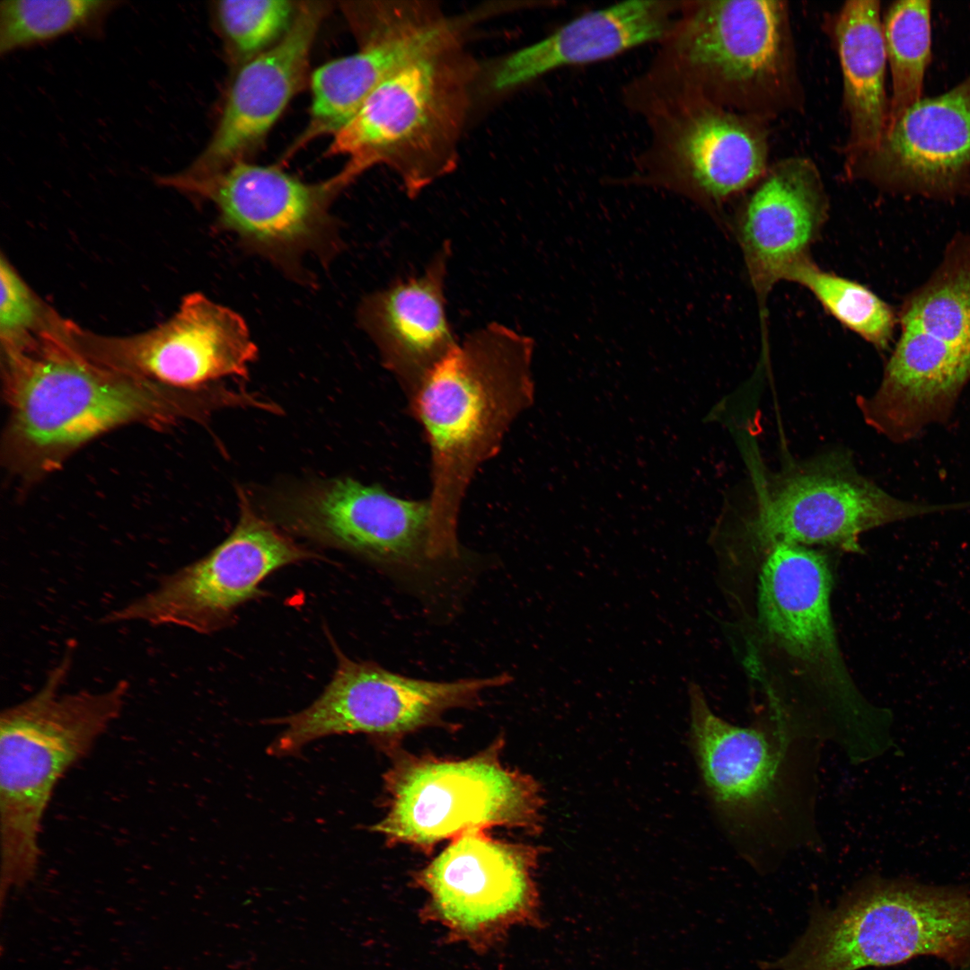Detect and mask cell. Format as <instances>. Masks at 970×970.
I'll use <instances>...</instances> for the list:
<instances>
[{
    "label": "cell",
    "instance_id": "7c38bea8",
    "mask_svg": "<svg viewBox=\"0 0 970 970\" xmlns=\"http://www.w3.org/2000/svg\"><path fill=\"white\" fill-rule=\"evenodd\" d=\"M278 527L401 576H425L452 566L438 551L428 499L394 496L351 478L277 488L262 498Z\"/></svg>",
    "mask_w": 970,
    "mask_h": 970
},
{
    "label": "cell",
    "instance_id": "8fae6325",
    "mask_svg": "<svg viewBox=\"0 0 970 970\" xmlns=\"http://www.w3.org/2000/svg\"><path fill=\"white\" fill-rule=\"evenodd\" d=\"M755 500L745 525L755 544L823 545L862 552L860 535L896 521L961 509L895 498L856 469L847 452L830 451L754 477Z\"/></svg>",
    "mask_w": 970,
    "mask_h": 970
},
{
    "label": "cell",
    "instance_id": "d6986e66",
    "mask_svg": "<svg viewBox=\"0 0 970 970\" xmlns=\"http://www.w3.org/2000/svg\"><path fill=\"white\" fill-rule=\"evenodd\" d=\"M851 179L885 190L951 198L970 191V74L920 99L888 124L872 151L845 159Z\"/></svg>",
    "mask_w": 970,
    "mask_h": 970
},
{
    "label": "cell",
    "instance_id": "7402d4cb",
    "mask_svg": "<svg viewBox=\"0 0 970 970\" xmlns=\"http://www.w3.org/2000/svg\"><path fill=\"white\" fill-rule=\"evenodd\" d=\"M828 211L821 173L801 156L770 165L743 195L731 225L762 313L772 287L810 257Z\"/></svg>",
    "mask_w": 970,
    "mask_h": 970
},
{
    "label": "cell",
    "instance_id": "7a4b0ae2",
    "mask_svg": "<svg viewBox=\"0 0 970 970\" xmlns=\"http://www.w3.org/2000/svg\"><path fill=\"white\" fill-rule=\"evenodd\" d=\"M657 44L627 107L696 100L766 121L804 108L787 2L683 1Z\"/></svg>",
    "mask_w": 970,
    "mask_h": 970
},
{
    "label": "cell",
    "instance_id": "277c9868",
    "mask_svg": "<svg viewBox=\"0 0 970 970\" xmlns=\"http://www.w3.org/2000/svg\"><path fill=\"white\" fill-rule=\"evenodd\" d=\"M73 662L69 648L43 684L0 715L2 884H26L41 855L43 820L60 780L120 716L129 683L102 691L62 692Z\"/></svg>",
    "mask_w": 970,
    "mask_h": 970
},
{
    "label": "cell",
    "instance_id": "484cf974",
    "mask_svg": "<svg viewBox=\"0 0 970 970\" xmlns=\"http://www.w3.org/2000/svg\"><path fill=\"white\" fill-rule=\"evenodd\" d=\"M785 281L808 290L831 316L877 349L889 348L897 313L868 287L823 269L810 257L798 262Z\"/></svg>",
    "mask_w": 970,
    "mask_h": 970
},
{
    "label": "cell",
    "instance_id": "603a6c76",
    "mask_svg": "<svg viewBox=\"0 0 970 970\" xmlns=\"http://www.w3.org/2000/svg\"><path fill=\"white\" fill-rule=\"evenodd\" d=\"M451 253L445 242L421 274L366 295L357 311L359 327L409 397L458 345L445 297Z\"/></svg>",
    "mask_w": 970,
    "mask_h": 970
},
{
    "label": "cell",
    "instance_id": "f546056e",
    "mask_svg": "<svg viewBox=\"0 0 970 970\" xmlns=\"http://www.w3.org/2000/svg\"><path fill=\"white\" fill-rule=\"evenodd\" d=\"M1 344L20 341L45 328L54 313L4 254L0 260Z\"/></svg>",
    "mask_w": 970,
    "mask_h": 970
},
{
    "label": "cell",
    "instance_id": "4fadbf2b",
    "mask_svg": "<svg viewBox=\"0 0 970 970\" xmlns=\"http://www.w3.org/2000/svg\"><path fill=\"white\" fill-rule=\"evenodd\" d=\"M240 514L229 535L208 554L163 576L141 596L101 618L117 624L177 626L200 634L230 625L240 606L259 597L260 585L276 570L317 559L255 510L238 489Z\"/></svg>",
    "mask_w": 970,
    "mask_h": 970
},
{
    "label": "cell",
    "instance_id": "5b68a950",
    "mask_svg": "<svg viewBox=\"0 0 970 970\" xmlns=\"http://www.w3.org/2000/svg\"><path fill=\"white\" fill-rule=\"evenodd\" d=\"M480 71L464 38L408 61L384 80L332 137L330 156L345 155L340 172L350 184L384 165L410 198L453 172Z\"/></svg>",
    "mask_w": 970,
    "mask_h": 970
},
{
    "label": "cell",
    "instance_id": "3957f363",
    "mask_svg": "<svg viewBox=\"0 0 970 970\" xmlns=\"http://www.w3.org/2000/svg\"><path fill=\"white\" fill-rule=\"evenodd\" d=\"M533 340L498 322L470 334L410 396L430 450V525L437 550L463 554L457 526L467 489L529 402Z\"/></svg>",
    "mask_w": 970,
    "mask_h": 970
},
{
    "label": "cell",
    "instance_id": "cb8c5ba5",
    "mask_svg": "<svg viewBox=\"0 0 970 970\" xmlns=\"http://www.w3.org/2000/svg\"><path fill=\"white\" fill-rule=\"evenodd\" d=\"M683 1L634 0L584 13L504 58L492 73L495 91L517 88L558 69L604 61L657 43Z\"/></svg>",
    "mask_w": 970,
    "mask_h": 970
},
{
    "label": "cell",
    "instance_id": "9c48e42d",
    "mask_svg": "<svg viewBox=\"0 0 970 970\" xmlns=\"http://www.w3.org/2000/svg\"><path fill=\"white\" fill-rule=\"evenodd\" d=\"M158 182L211 203L216 228L287 277L307 281L308 256L328 264L342 245L334 199L347 185L337 173L317 183L301 181L278 166L236 162L205 176L182 172Z\"/></svg>",
    "mask_w": 970,
    "mask_h": 970
},
{
    "label": "cell",
    "instance_id": "30bf717a",
    "mask_svg": "<svg viewBox=\"0 0 970 970\" xmlns=\"http://www.w3.org/2000/svg\"><path fill=\"white\" fill-rule=\"evenodd\" d=\"M632 111L644 119L648 138L623 183L673 192L719 220L726 205L770 167L763 119L696 100L648 103Z\"/></svg>",
    "mask_w": 970,
    "mask_h": 970
},
{
    "label": "cell",
    "instance_id": "ac0fdd59",
    "mask_svg": "<svg viewBox=\"0 0 970 970\" xmlns=\"http://www.w3.org/2000/svg\"><path fill=\"white\" fill-rule=\"evenodd\" d=\"M358 49L322 64L310 75L307 126L285 154L290 158L311 141L334 135L391 74L414 57L470 29L465 14L436 18L408 4L378 7L351 26Z\"/></svg>",
    "mask_w": 970,
    "mask_h": 970
},
{
    "label": "cell",
    "instance_id": "8992f818",
    "mask_svg": "<svg viewBox=\"0 0 970 970\" xmlns=\"http://www.w3.org/2000/svg\"><path fill=\"white\" fill-rule=\"evenodd\" d=\"M931 957L970 961V890L912 878L868 877L833 909L813 913L805 933L768 967L859 970Z\"/></svg>",
    "mask_w": 970,
    "mask_h": 970
},
{
    "label": "cell",
    "instance_id": "e0dca14e",
    "mask_svg": "<svg viewBox=\"0 0 970 970\" xmlns=\"http://www.w3.org/2000/svg\"><path fill=\"white\" fill-rule=\"evenodd\" d=\"M767 551L757 604L763 631L841 701L851 732L866 728L876 710L858 702L843 664L831 614L833 579L826 556L784 543Z\"/></svg>",
    "mask_w": 970,
    "mask_h": 970
},
{
    "label": "cell",
    "instance_id": "ffe728a7",
    "mask_svg": "<svg viewBox=\"0 0 970 970\" xmlns=\"http://www.w3.org/2000/svg\"><path fill=\"white\" fill-rule=\"evenodd\" d=\"M541 849L467 830L420 873L439 917L467 933L530 917L537 904L533 879Z\"/></svg>",
    "mask_w": 970,
    "mask_h": 970
},
{
    "label": "cell",
    "instance_id": "4316f807",
    "mask_svg": "<svg viewBox=\"0 0 970 970\" xmlns=\"http://www.w3.org/2000/svg\"><path fill=\"white\" fill-rule=\"evenodd\" d=\"M882 28L892 77L888 125L922 99L931 57V2H894L882 17Z\"/></svg>",
    "mask_w": 970,
    "mask_h": 970
},
{
    "label": "cell",
    "instance_id": "83f0119b",
    "mask_svg": "<svg viewBox=\"0 0 970 970\" xmlns=\"http://www.w3.org/2000/svg\"><path fill=\"white\" fill-rule=\"evenodd\" d=\"M119 1L5 0L0 3V53L43 44L73 33L100 31Z\"/></svg>",
    "mask_w": 970,
    "mask_h": 970
},
{
    "label": "cell",
    "instance_id": "f1b7e54d",
    "mask_svg": "<svg viewBox=\"0 0 970 970\" xmlns=\"http://www.w3.org/2000/svg\"><path fill=\"white\" fill-rule=\"evenodd\" d=\"M300 2L227 0L214 14L230 58L239 66L278 42L290 29Z\"/></svg>",
    "mask_w": 970,
    "mask_h": 970
},
{
    "label": "cell",
    "instance_id": "6da1fadb",
    "mask_svg": "<svg viewBox=\"0 0 970 970\" xmlns=\"http://www.w3.org/2000/svg\"><path fill=\"white\" fill-rule=\"evenodd\" d=\"M57 313L39 332L2 344L8 466L25 478L57 470L79 447L118 427H154L206 415L198 393L172 390L108 366L77 343Z\"/></svg>",
    "mask_w": 970,
    "mask_h": 970
},
{
    "label": "cell",
    "instance_id": "44dd1931",
    "mask_svg": "<svg viewBox=\"0 0 970 970\" xmlns=\"http://www.w3.org/2000/svg\"><path fill=\"white\" fill-rule=\"evenodd\" d=\"M329 11L327 2H300L285 36L239 66L210 140L183 174L217 172L259 147L310 79L312 49Z\"/></svg>",
    "mask_w": 970,
    "mask_h": 970
},
{
    "label": "cell",
    "instance_id": "52a82bcc",
    "mask_svg": "<svg viewBox=\"0 0 970 970\" xmlns=\"http://www.w3.org/2000/svg\"><path fill=\"white\" fill-rule=\"evenodd\" d=\"M899 336L881 383L857 405L895 443L950 419L970 382V234L957 233L934 271L897 312Z\"/></svg>",
    "mask_w": 970,
    "mask_h": 970
},
{
    "label": "cell",
    "instance_id": "ba28073f",
    "mask_svg": "<svg viewBox=\"0 0 970 970\" xmlns=\"http://www.w3.org/2000/svg\"><path fill=\"white\" fill-rule=\"evenodd\" d=\"M498 746L463 760L399 754L385 775L384 816L372 830L393 844L430 850L470 829L538 833L544 800L537 781L505 767Z\"/></svg>",
    "mask_w": 970,
    "mask_h": 970
},
{
    "label": "cell",
    "instance_id": "5bb4252c",
    "mask_svg": "<svg viewBox=\"0 0 970 970\" xmlns=\"http://www.w3.org/2000/svg\"><path fill=\"white\" fill-rule=\"evenodd\" d=\"M332 647L337 665L331 681L308 707L271 721L285 728L269 745V754L294 755L333 735L402 736L438 724L451 710L473 707L487 690L510 682L507 674L454 681L412 678L352 659L334 642Z\"/></svg>",
    "mask_w": 970,
    "mask_h": 970
},
{
    "label": "cell",
    "instance_id": "9a60e30c",
    "mask_svg": "<svg viewBox=\"0 0 970 970\" xmlns=\"http://www.w3.org/2000/svg\"><path fill=\"white\" fill-rule=\"evenodd\" d=\"M79 346L97 361L158 385L187 392L244 379L258 357L244 319L201 293L187 295L165 322L128 336H102L76 327Z\"/></svg>",
    "mask_w": 970,
    "mask_h": 970
},
{
    "label": "cell",
    "instance_id": "d4e9b609",
    "mask_svg": "<svg viewBox=\"0 0 970 970\" xmlns=\"http://www.w3.org/2000/svg\"><path fill=\"white\" fill-rule=\"evenodd\" d=\"M833 36L842 74L848 159L874 150L887 126V59L880 3L846 2L834 16Z\"/></svg>",
    "mask_w": 970,
    "mask_h": 970
},
{
    "label": "cell",
    "instance_id": "2e32d148",
    "mask_svg": "<svg viewBox=\"0 0 970 970\" xmlns=\"http://www.w3.org/2000/svg\"><path fill=\"white\" fill-rule=\"evenodd\" d=\"M691 745L706 794L736 835L763 838L793 807L795 736L786 728L738 727L717 716L688 684Z\"/></svg>",
    "mask_w": 970,
    "mask_h": 970
}]
</instances>
